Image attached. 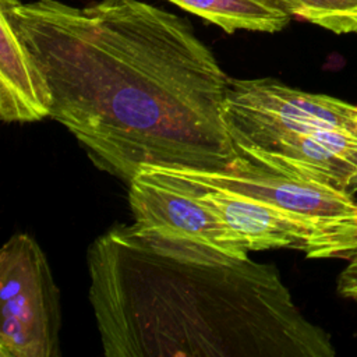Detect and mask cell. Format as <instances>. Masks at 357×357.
I'll return each instance as SVG.
<instances>
[{
	"label": "cell",
	"mask_w": 357,
	"mask_h": 357,
	"mask_svg": "<svg viewBox=\"0 0 357 357\" xmlns=\"http://www.w3.org/2000/svg\"><path fill=\"white\" fill-rule=\"evenodd\" d=\"M107 357H333L272 264L162 227L117 225L88 248Z\"/></svg>",
	"instance_id": "cell-2"
},
{
	"label": "cell",
	"mask_w": 357,
	"mask_h": 357,
	"mask_svg": "<svg viewBox=\"0 0 357 357\" xmlns=\"http://www.w3.org/2000/svg\"><path fill=\"white\" fill-rule=\"evenodd\" d=\"M289 13L336 35L357 32V0H282Z\"/></svg>",
	"instance_id": "cell-11"
},
{
	"label": "cell",
	"mask_w": 357,
	"mask_h": 357,
	"mask_svg": "<svg viewBox=\"0 0 357 357\" xmlns=\"http://www.w3.org/2000/svg\"><path fill=\"white\" fill-rule=\"evenodd\" d=\"M195 194L213 209L248 251L297 248L307 251L311 231L297 220L250 197L227 190L197 184L170 172L156 170Z\"/></svg>",
	"instance_id": "cell-8"
},
{
	"label": "cell",
	"mask_w": 357,
	"mask_h": 357,
	"mask_svg": "<svg viewBox=\"0 0 357 357\" xmlns=\"http://www.w3.org/2000/svg\"><path fill=\"white\" fill-rule=\"evenodd\" d=\"M165 172L250 197L304 225L312 234L307 258L347 259L357 252V198L329 181L275 170L240 155L227 172Z\"/></svg>",
	"instance_id": "cell-3"
},
{
	"label": "cell",
	"mask_w": 357,
	"mask_h": 357,
	"mask_svg": "<svg viewBox=\"0 0 357 357\" xmlns=\"http://www.w3.org/2000/svg\"><path fill=\"white\" fill-rule=\"evenodd\" d=\"M128 202L138 225L167 229L234 255L250 252L213 209L156 170H144L130 181Z\"/></svg>",
	"instance_id": "cell-7"
},
{
	"label": "cell",
	"mask_w": 357,
	"mask_h": 357,
	"mask_svg": "<svg viewBox=\"0 0 357 357\" xmlns=\"http://www.w3.org/2000/svg\"><path fill=\"white\" fill-rule=\"evenodd\" d=\"M346 261V266L337 276L336 290L342 297L357 301V252Z\"/></svg>",
	"instance_id": "cell-12"
},
{
	"label": "cell",
	"mask_w": 357,
	"mask_h": 357,
	"mask_svg": "<svg viewBox=\"0 0 357 357\" xmlns=\"http://www.w3.org/2000/svg\"><path fill=\"white\" fill-rule=\"evenodd\" d=\"M52 92L4 13L0 11V117L32 123L50 117Z\"/></svg>",
	"instance_id": "cell-9"
},
{
	"label": "cell",
	"mask_w": 357,
	"mask_h": 357,
	"mask_svg": "<svg viewBox=\"0 0 357 357\" xmlns=\"http://www.w3.org/2000/svg\"><path fill=\"white\" fill-rule=\"evenodd\" d=\"M218 25L227 33L236 31L279 32L293 15L280 0H169Z\"/></svg>",
	"instance_id": "cell-10"
},
{
	"label": "cell",
	"mask_w": 357,
	"mask_h": 357,
	"mask_svg": "<svg viewBox=\"0 0 357 357\" xmlns=\"http://www.w3.org/2000/svg\"><path fill=\"white\" fill-rule=\"evenodd\" d=\"M280 1H282V0H280ZM282 3H283V1H282Z\"/></svg>",
	"instance_id": "cell-13"
},
{
	"label": "cell",
	"mask_w": 357,
	"mask_h": 357,
	"mask_svg": "<svg viewBox=\"0 0 357 357\" xmlns=\"http://www.w3.org/2000/svg\"><path fill=\"white\" fill-rule=\"evenodd\" d=\"M237 155L280 172H296L357 191V134L335 128L233 130Z\"/></svg>",
	"instance_id": "cell-6"
},
{
	"label": "cell",
	"mask_w": 357,
	"mask_h": 357,
	"mask_svg": "<svg viewBox=\"0 0 357 357\" xmlns=\"http://www.w3.org/2000/svg\"><path fill=\"white\" fill-rule=\"evenodd\" d=\"M50 92V117L102 170L227 172L229 77L184 18L142 0H0Z\"/></svg>",
	"instance_id": "cell-1"
},
{
	"label": "cell",
	"mask_w": 357,
	"mask_h": 357,
	"mask_svg": "<svg viewBox=\"0 0 357 357\" xmlns=\"http://www.w3.org/2000/svg\"><path fill=\"white\" fill-rule=\"evenodd\" d=\"M223 119L227 132L335 128L357 134V105L275 78H229Z\"/></svg>",
	"instance_id": "cell-5"
},
{
	"label": "cell",
	"mask_w": 357,
	"mask_h": 357,
	"mask_svg": "<svg viewBox=\"0 0 357 357\" xmlns=\"http://www.w3.org/2000/svg\"><path fill=\"white\" fill-rule=\"evenodd\" d=\"M0 357H60V294L45 252L29 234L0 251Z\"/></svg>",
	"instance_id": "cell-4"
}]
</instances>
